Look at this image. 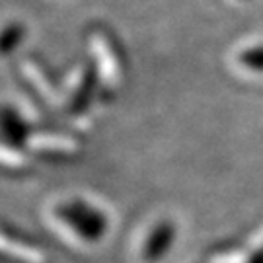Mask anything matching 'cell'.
Returning <instances> with one entry per match:
<instances>
[{
	"mask_svg": "<svg viewBox=\"0 0 263 263\" xmlns=\"http://www.w3.org/2000/svg\"><path fill=\"white\" fill-rule=\"evenodd\" d=\"M55 215L86 242H96L104 238V234L107 232V216L100 209L88 205L82 199L57 205Z\"/></svg>",
	"mask_w": 263,
	"mask_h": 263,
	"instance_id": "6da1fadb",
	"label": "cell"
},
{
	"mask_svg": "<svg viewBox=\"0 0 263 263\" xmlns=\"http://www.w3.org/2000/svg\"><path fill=\"white\" fill-rule=\"evenodd\" d=\"M174 240H176V224L170 222V220H160L158 224L152 228V232L144 242L142 257L148 263L160 261L164 255L168 254Z\"/></svg>",
	"mask_w": 263,
	"mask_h": 263,
	"instance_id": "7a4b0ae2",
	"label": "cell"
},
{
	"mask_svg": "<svg viewBox=\"0 0 263 263\" xmlns=\"http://www.w3.org/2000/svg\"><path fill=\"white\" fill-rule=\"evenodd\" d=\"M250 263H263V248L259 250V252H255L254 257L250 259Z\"/></svg>",
	"mask_w": 263,
	"mask_h": 263,
	"instance_id": "3957f363",
	"label": "cell"
}]
</instances>
